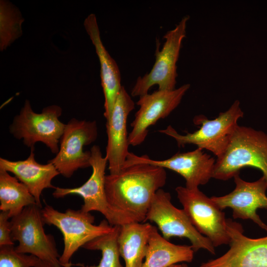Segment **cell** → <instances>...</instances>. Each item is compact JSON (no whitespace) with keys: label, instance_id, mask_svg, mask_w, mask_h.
I'll return each instance as SVG.
<instances>
[{"label":"cell","instance_id":"28","mask_svg":"<svg viewBox=\"0 0 267 267\" xmlns=\"http://www.w3.org/2000/svg\"><path fill=\"white\" fill-rule=\"evenodd\" d=\"M182 267H189L185 264H182Z\"/></svg>","mask_w":267,"mask_h":267},{"label":"cell","instance_id":"2","mask_svg":"<svg viewBox=\"0 0 267 267\" xmlns=\"http://www.w3.org/2000/svg\"><path fill=\"white\" fill-rule=\"evenodd\" d=\"M246 167L260 170L267 179V134L238 125L225 151L216 160L212 178L227 180Z\"/></svg>","mask_w":267,"mask_h":267},{"label":"cell","instance_id":"22","mask_svg":"<svg viewBox=\"0 0 267 267\" xmlns=\"http://www.w3.org/2000/svg\"><path fill=\"white\" fill-rule=\"evenodd\" d=\"M120 226H114L110 232L99 236L83 246V248L90 250L101 252V259L97 266H85L76 264L82 267H123L120 262V252L118 243Z\"/></svg>","mask_w":267,"mask_h":267},{"label":"cell","instance_id":"20","mask_svg":"<svg viewBox=\"0 0 267 267\" xmlns=\"http://www.w3.org/2000/svg\"><path fill=\"white\" fill-rule=\"evenodd\" d=\"M194 251L192 246L176 245L164 238L153 226L146 255L141 267H170L180 262H191Z\"/></svg>","mask_w":267,"mask_h":267},{"label":"cell","instance_id":"15","mask_svg":"<svg viewBox=\"0 0 267 267\" xmlns=\"http://www.w3.org/2000/svg\"><path fill=\"white\" fill-rule=\"evenodd\" d=\"M233 178L235 187L232 191L211 199L222 210L231 208L234 219H250L267 231V225L257 213L259 209H267V179L263 176L257 180L248 182L239 174Z\"/></svg>","mask_w":267,"mask_h":267},{"label":"cell","instance_id":"18","mask_svg":"<svg viewBox=\"0 0 267 267\" xmlns=\"http://www.w3.org/2000/svg\"><path fill=\"white\" fill-rule=\"evenodd\" d=\"M30 149L29 156L24 160L12 161L0 158V169L14 175L28 188L37 205L42 208L41 196L43 191L45 188H55L51 181L60 174L52 163L42 164L37 162L35 148Z\"/></svg>","mask_w":267,"mask_h":267},{"label":"cell","instance_id":"1","mask_svg":"<svg viewBox=\"0 0 267 267\" xmlns=\"http://www.w3.org/2000/svg\"><path fill=\"white\" fill-rule=\"evenodd\" d=\"M165 169L140 163L106 175L105 189L109 204L132 217L137 222H145L146 214L157 191L166 182Z\"/></svg>","mask_w":267,"mask_h":267},{"label":"cell","instance_id":"8","mask_svg":"<svg viewBox=\"0 0 267 267\" xmlns=\"http://www.w3.org/2000/svg\"><path fill=\"white\" fill-rule=\"evenodd\" d=\"M189 16L183 17L175 28L168 31L164 36L165 42L160 50L156 46V60L151 71L139 77L133 88V96L148 93L151 87L158 86V90H174L176 84L177 63L182 40L186 36V24Z\"/></svg>","mask_w":267,"mask_h":267},{"label":"cell","instance_id":"27","mask_svg":"<svg viewBox=\"0 0 267 267\" xmlns=\"http://www.w3.org/2000/svg\"><path fill=\"white\" fill-rule=\"evenodd\" d=\"M43 267H52L48 264H45Z\"/></svg>","mask_w":267,"mask_h":267},{"label":"cell","instance_id":"14","mask_svg":"<svg viewBox=\"0 0 267 267\" xmlns=\"http://www.w3.org/2000/svg\"><path fill=\"white\" fill-rule=\"evenodd\" d=\"M230 238L229 250L200 267H267V236L251 238L243 234L240 223L227 220Z\"/></svg>","mask_w":267,"mask_h":267},{"label":"cell","instance_id":"16","mask_svg":"<svg viewBox=\"0 0 267 267\" xmlns=\"http://www.w3.org/2000/svg\"><path fill=\"white\" fill-rule=\"evenodd\" d=\"M134 108V101L122 86L106 124L107 143L105 157L110 174H117L123 169L130 153L127 123L129 115Z\"/></svg>","mask_w":267,"mask_h":267},{"label":"cell","instance_id":"26","mask_svg":"<svg viewBox=\"0 0 267 267\" xmlns=\"http://www.w3.org/2000/svg\"><path fill=\"white\" fill-rule=\"evenodd\" d=\"M170 267H182V265L175 264L173 266H171Z\"/></svg>","mask_w":267,"mask_h":267},{"label":"cell","instance_id":"10","mask_svg":"<svg viewBox=\"0 0 267 267\" xmlns=\"http://www.w3.org/2000/svg\"><path fill=\"white\" fill-rule=\"evenodd\" d=\"M147 221L155 222L167 240L174 237L186 238L195 252L203 249L215 254V247L209 239L197 230L183 209L174 206L170 193L162 188L153 199L146 214Z\"/></svg>","mask_w":267,"mask_h":267},{"label":"cell","instance_id":"7","mask_svg":"<svg viewBox=\"0 0 267 267\" xmlns=\"http://www.w3.org/2000/svg\"><path fill=\"white\" fill-rule=\"evenodd\" d=\"M41 209L31 205L11 218V238L19 243L15 250L34 255L52 267H62L53 236L44 232Z\"/></svg>","mask_w":267,"mask_h":267},{"label":"cell","instance_id":"24","mask_svg":"<svg viewBox=\"0 0 267 267\" xmlns=\"http://www.w3.org/2000/svg\"><path fill=\"white\" fill-rule=\"evenodd\" d=\"M43 262L34 255L17 252L14 245L0 247V267H40Z\"/></svg>","mask_w":267,"mask_h":267},{"label":"cell","instance_id":"4","mask_svg":"<svg viewBox=\"0 0 267 267\" xmlns=\"http://www.w3.org/2000/svg\"><path fill=\"white\" fill-rule=\"evenodd\" d=\"M243 115L240 102L236 100L227 110L220 113L215 119L209 120L203 115L195 116L194 123L201 127L193 133L180 134L171 125L158 132L174 138L178 147L195 145L198 148L210 151L218 158L225 151L238 126V120Z\"/></svg>","mask_w":267,"mask_h":267},{"label":"cell","instance_id":"21","mask_svg":"<svg viewBox=\"0 0 267 267\" xmlns=\"http://www.w3.org/2000/svg\"><path fill=\"white\" fill-rule=\"evenodd\" d=\"M37 204L26 186L9 172L0 169V210L10 218L20 214L27 206Z\"/></svg>","mask_w":267,"mask_h":267},{"label":"cell","instance_id":"3","mask_svg":"<svg viewBox=\"0 0 267 267\" xmlns=\"http://www.w3.org/2000/svg\"><path fill=\"white\" fill-rule=\"evenodd\" d=\"M41 212L44 224L56 226L62 233L64 249L59 258L62 267H71L73 264L70 259L80 247L99 236L111 232L114 228L106 220L98 225L94 224V216L81 209H68L65 212H61L45 204Z\"/></svg>","mask_w":267,"mask_h":267},{"label":"cell","instance_id":"11","mask_svg":"<svg viewBox=\"0 0 267 267\" xmlns=\"http://www.w3.org/2000/svg\"><path fill=\"white\" fill-rule=\"evenodd\" d=\"M97 135L96 121L71 119L65 125L58 153L47 162L63 177H71L78 169L90 167V151H84V147L93 142Z\"/></svg>","mask_w":267,"mask_h":267},{"label":"cell","instance_id":"9","mask_svg":"<svg viewBox=\"0 0 267 267\" xmlns=\"http://www.w3.org/2000/svg\"><path fill=\"white\" fill-rule=\"evenodd\" d=\"M175 190L183 210L197 230L209 239L215 247L229 245L227 219L211 198L198 188L190 189L179 186Z\"/></svg>","mask_w":267,"mask_h":267},{"label":"cell","instance_id":"23","mask_svg":"<svg viewBox=\"0 0 267 267\" xmlns=\"http://www.w3.org/2000/svg\"><path fill=\"white\" fill-rule=\"evenodd\" d=\"M23 18L10 2L0 1V49L5 50L22 34Z\"/></svg>","mask_w":267,"mask_h":267},{"label":"cell","instance_id":"17","mask_svg":"<svg viewBox=\"0 0 267 267\" xmlns=\"http://www.w3.org/2000/svg\"><path fill=\"white\" fill-rule=\"evenodd\" d=\"M84 27L94 45L100 64L101 86L104 96V116L108 120L113 110L122 86L119 68L114 59L106 50L101 41L100 32L94 14L89 15Z\"/></svg>","mask_w":267,"mask_h":267},{"label":"cell","instance_id":"5","mask_svg":"<svg viewBox=\"0 0 267 267\" xmlns=\"http://www.w3.org/2000/svg\"><path fill=\"white\" fill-rule=\"evenodd\" d=\"M61 114V108L56 105L48 106L41 113H36L30 101L26 100L10 125L9 132L16 139H22L24 145L30 149L35 148V144L41 142L56 154L66 125L59 120Z\"/></svg>","mask_w":267,"mask_h":267},{"label":"cell","instance_id":"6","mask_svg":"<svg viewBox=\"0 0 267 267\" xmlns=\"http://www.w3.org/2000/svg\"><path fill=\"white\" fill-rule=\"evenodd\" d=\"M90 151L89 162L92 172L89 178L77 187H55L53 196L59 198L71 194L80 195L84 200L81 209L82 211L87 213L93 211L100 212L112 226L137 222L130 216L114 209L108 203L105 189L107 158L103 156L98 145H93Z\"/></svg>","mask_w":267,"mask_h":267},{"label":"cell","instance_id":"13","mask_svg":"<svg viewBox=\"0 0 267 267\" xmlns=\"http://www.w3.org/2000/svg\"><path fill=\"white\" fill-rule=\"evenodd\" d=\"M190 87V84H184L173 90H158L139 96L136 102L139 108L131 124L130 145L135 146L141 144L147 136L148 128L168 116L180 103Z\"/></svg>","mask_w":267,"mask_h":267},{"label":"cell","instance_id":"19","mask_svg":"<svg viewBox=\"0 0 267 267\" xmlns=\"http://www.w3.org/2000/svg\"><path fill=\"white\" fill-rule=\"evenodd\" d=\"M153 226L149 222H139L120 226L118 243L125 267H141Z\"/></svg>","mask_w":267,"mask_h":267},{"label":"cell","instance_id":"25","mask_svg":"<svg viewBox=\"0 0 267 267\" xmlns=\"http://www.w3.org/2000/svg\"><path fill=\"white\" fill-rule=\"evenodd\" d=\"M8 212L1 211L0 213V247L14 245L11 238V222Z\"/></svg>","mask_w":267,"mask_h":267},{"label":"cell","instance_id":"12","mask_svg":"<svg viewBox=\"0 0 267 267\" xmlns=\"http://www.w3.org/2000/svg\"><path fill=\"white\" fill-rule=\"evenodd\" d=\"M203 149L197 148L191 151L177 153L163 160H155L147 155L137 156L130 152L123 169L140 163L149 164L168 169L181 175L185 180V186L190 189L206 184L212 178L216 160Z\"/></svg>","mask_w":267,"mask_h":267}]
</instances>
